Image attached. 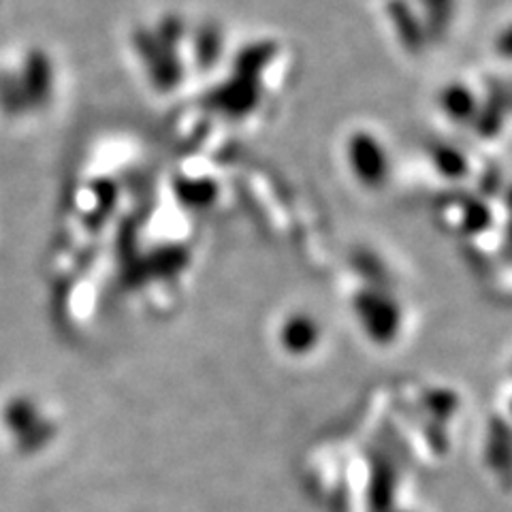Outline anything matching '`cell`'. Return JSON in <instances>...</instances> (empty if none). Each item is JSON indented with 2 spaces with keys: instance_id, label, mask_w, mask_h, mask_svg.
I'll list each match as a JSON object with an SVG mask.
<instances>
[{
  "instance_id": "6da1fadb",
  "label": "cell",
  "mask_w": 512,
  "mask_h": 512,
  "mask_svg": "<svg viewBox=\"0 0 512 512\" xmlns=\"http://www.w3.org/2000/svg\"><path fill=\"white\" fill-rule=\"evenodd\" d=\"M133 47L139 56L152 86L160 92H173L184 79V64L175 47L156 37L154 28H137L133 32Z\"/></svg>"
},
{
  "instance_id": "7a4b0ae2",
  "label": "cell",
  "mask_w": 512,
  "mask_h": 512,
  "mask_svg": "<svg viewBox=\"0 0 512 512\" xmlns=\"http://www.w3.org/2000/svg\"><path fill=\"white\" fill-rule=\"evenodd\" d=\"M348 165L355 178L367 188H382L391 175V158L382 141L372 133L359 131L350 137Z\"/></svg>"
},
{
  "instance_id": "3957f363",
  "label": "cell",
  "mask_w": 512,
  "mask_h": 512,
  "mask_svg": "<svg viewBox=\"0 0 512 512\" xmlns=\"http://www.w3.org/2000/svg\"><path fill=\"white\" fill-rule=\"evenodd\" d=\"M263 88L259 79H250L233 73L227 82H222L207 94V107L229 118H246L259 107Z\"/></svg>"
},
{
  "instance_id": "277c9868",
  "label": "cell",
  "mask_w": 512,
  "mask_h": 512,
  "mask_svg": "<svg viewBox=\"0 0 512 512\" xmlns=\"http://www.w3.org/2000/svg\"><path fill=\"white\" fill-rule=\"evenodd\" d=\"M5 425L11 436L22 446L35 451L39 444L50 438V423L39 414V408L26 397H15L5 408Z\"/></svg>"
},
{
  "instance_id": "5b68a950",
  "label": "cell",
  "mask_w": 512,
  "mask_h": 512,
  "mask_svg": "<svg viewBox=\"0 0 512 512\" xmlns=\"http://www.w3.org/2000/svg\"><path fill=\"white\" fill-rule=\"evenodd\" d=\"M278 340L286 355L306 357L312 355L320 346V340H323V327H320V323L312 314H288L278 329Z\"/></svg>"
},
{
  "instance_id": "8992f818",
  "label": "cell",
  "mask_w": 512,
  "mask_h": 512,
  "mask_svg": "<svg viewBox=\"0 0 512 512\" xmlns=\"http://www.w3.org/2000/svg\"><path fill=\"white\" fill-rule=\"evenodd\" d=\"M389 22L395 35L410 54H421L429 43V32L421 11L410 0H389L387 3Z\"/></svg>"
},
{
  "instance_id": "52a82bcc",
  "label": "cell",
  "mask_w": 512,
  "mask_h": 512,
  "mask_svg": "<svg viewBox=\"0 0 512 512\" xmlns=\"http://www.w3.org/2000/svg\"><path fill=\"white\" fill-rule=\"evenodd\" d=\"M440 107L455 124H474L480 101L466 84H448L440 92Z\"/></svg>"
},
{
  "instance_id": "ba28073f",
  "label": "cell",
  "mask_w": 512,
  "mask_h": 512,
  "mask_svg": "<svg viewBox=\"0 0 512 512\" xmlns=\"http://www.w3.org/2000/svg\"><path fill=\"white\" fill-rule=\"evenodd\" d=\"M276 56V45L269 41H259L246 45L233 60V73L250 79H259L267 64Z\"/></svg>"
},
{
  "instance_id": "9c48e42d",
  "label": "cell",
  "mask_w": 512,
  "mask_h": 512,
  "mask_svg": "<svg viewBox=\"0 0 512 512\" xmlns=\"http://www.w3.org/2000/svg\"><path fill=\"white\" fill-rule=\"evenodd\" d=\"M192 47H195V58L197 64L207 71L212 69L214 64L220 60L224 52V35L216 24H201L195 32V39H192Z\"/></svg>"
},
{
  "instance_id": "30bf717a",
  "label": "cell",
  "mask_w": 512,
  "mask_h": 512,
  "mask_svg": "<svg viewBox=\"0 0 512 512\" xmlns=\"http://www.w3.org/2000/svg\"><path fill=\"white\" fill-rule=\"evenodd\" d=\"M457 0H421V15L425 20L429 39H440L455 20Z\"/></svg>"
},
{
  "instance_id": "8fae6325",
  "label": "cell",
  "mask_w": 512,
  "mask_h": 512,
  "mask_svg": "<svg viewBox=\"0 0 512 512\" xmlns=\"http://www.w3.org/2000/svg\"><path fill=\"white\" fill-rule=\"evenodd\" d=\"M431 158H434L436 169L446 175L451 180H459L463 175H468V160L463 158V154L446 143H440V146L434 148L431 152Z\"/></svg>"
},
{
  "instance_id": "7c38bea8",
  "label": "cell",
  "mask_w": 512,
  "mask_h": 512,
  "mask_svg": "<svg viewBox=\"0 0 512 512\" xmlns=\"http://www.w3.org/2000/svg\"><path fill=\"white\" fill-rule=\"evenodd\" d=\"M178 190H180V195H182V201L188 203L190 207H207L218 195L216 186L210 184L207 180H197V182L188 180L186 186L178 188Z\"/></svg>"
},
{
  "instance_id": "4fadbf2b",
  "label": "cell",
  "mask_w": 512,
  "mask_h": 512,
  "mask_svg": "<svg viewBox=\"0 0 512 512\" xmlns=\"http://www.w3.org/2000/svg\"><path fill=\"white\" fill-rule=\"evenodd\" d=\"M154 32L160 41H165L167 45L175 47V50H180V43L186 37V24L178 15H167V18L154 28Z\"/></svg>"
}]
</instances>
